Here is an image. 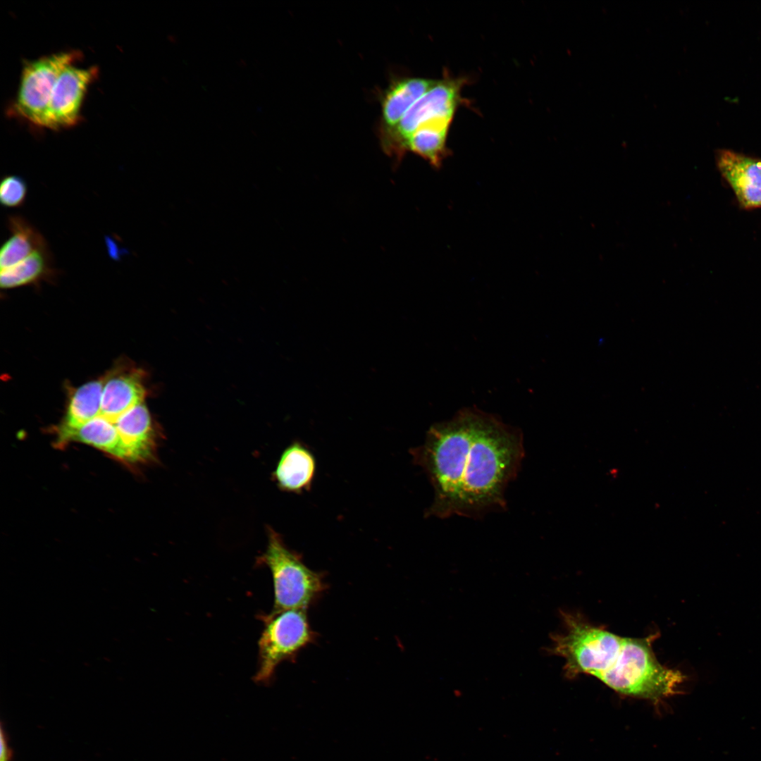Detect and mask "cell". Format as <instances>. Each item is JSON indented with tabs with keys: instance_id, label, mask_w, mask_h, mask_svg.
Listing matches in <instances>:
<instances>
[{
	"instance_id": "cell-18",
	"label": "cell",
	"mask_w": 761,
	"mask_h": 761,
	"mask_svg": "<svg viewBox=\"0 0 761 761\" xmlns=\"http://www.w3.org/2000/svg\"><path fill=\"white\" fill-rule=\"evenodd\" d=\"M27 185L25 180L17 175H7L0 185V202L5 207L22 206L26 199Z\"/></svg>"
},
{
	"instance_id": "cell-14",
	"label": "cell",
	"mask_w": 761,
	"mask_h": 761,
	"mask_svg": "<svg viewBox=\"0 0 761 761\" xmlns=\"http://www.w3.org/2000/svg\"><path fill=\"white\" fill-rule=\"evenodd\" d=\"M6 225L11 235L1 247V270L18 264L37 250L49 247L40 232L23 216H9Z\"/></svg>"
},
{
	"instance_id": "cell-9",
	"label": "cell",
	"mask_w": 761,
	"mask_h": 761,
	"mask_svg": "<svg viewBox=\"0 0 761 761\" xmlns=\"http://www.w3.org/2000/svg\"><path fill=\"white\" fill-rule=\"evenodd\" d=\"M717 162L740 204L745 208L761 206V160L722 149Z\"/></svg>"
},
{
	"instance_id": "cell-8",
	"label": "cell",
	"mask_w": 761,
	"mask_h": 761,
	"mask_svg": "<svg viewBox=\"0 0 761 761\" xmlns=\"http://www.w3.org/2000/svg\"><path fill=\"white\" fill-rule=\"evenodd\" d=\"M122 452V462L146 464L156 457L159 433L148 408L138 404L114 422Z\"/></svg>"
},
{
	"instance_id": "cell-1",
	"label": "cell",
	"mask_w": 761,
	"mask_h": 761,
	"mask_svg": "<svg viewBox=\"0 0 761 761\" xmlns=\"http://www.w3.org/2000/svg\"><path fill=\"white\" fill-rule=\"evenodd\" d=\"M434 491L428 516H478L506 506L507 485L524 457L522 433L475 407L428 429L410 451Z\"/></svg>"
},
{
	"instance_id": "cell-13",
	"label": "cell",
	"mask_w": 761,
	"mask_h": 761,
	"mask_svg": "<svg viewBox=\"0 0 761 761\" xmlns=\"http://www.w3.org/2000/svg\"><path fill=\"white\" fill-rule=\"evenodd\" d=\"M80 442L123 460L119 435L114 423L102 415L75 428H58V445Z\"/></svg>"
},
{
	"instance_id": "cell-16",
	"label": "cell",
	"mask_w": 761,
	"mask_h": 761,
	"mask_svg": "<svg viewBox=\"0 0 761 761\" xmlns=\"http://www.w3.org/2000/svg\"><path fill=\"white\" fill-rule=\"evenodd\" d=\"M57 270L49 247L37 250L18 264L1 270L0 285L10 289L56 276Z\"/></svg>"
},
{
	"instance_id": "cell-7",
	"label": "cell",
	"mask_w": 761,
	"mask_h": 761,
	"mask_svg": "<svg viewBox=\"0 0 761 761\" xmlns=\"http://www.w3.org/2000/svg\"><path fill=\"white\" fill-rule=\"evenodd\" d=\"M97 75L95 66L80 68L72 64L66 67L52 91L43 127L58 130L78 124L86 92Z\"/></svg>"
},
{
	"instance_id": "cell-5",
	"label": "cell",
	"mask_w": 761,
	"mask_h": 761,
	"mask_svg": "<svg viewBox=\"0 0 761 761\" xmlns=\"http://www.w3.org/2000/svg\"><path fill=\"white\" fill-rule=\"evenodd\" d=\"M78 51H60L24 63L17 94L10 113L43 127L52 91L61 71L75 64Z\"/></svg>"
},
{
	"instance_id": "cell-3",
	"label": "cell",
	"mask_w": 761,
	"mask_h": 761,
	"mask_svg": "<svg viewBox=\"0 0 761 761\" xmlns=\"http://www.w3.org/2000/svg\"><path fill=\"white\" fill-rule=\"evenodd\" d=\"M268 544L258 558L271 571L274 601L272 612L307 610L321 597L328 586L322 572L309 569L302 557L290 549L281 536L268 527Z\"/></svg>"
},
{
	"instance_id": "cell-11",
	"label": "cell",
	"mask_w": 761,
	"mask_h": 761,
	"mask_svg": "<svg viewBox=\"0 0 761 761\" xmlns=\"http://www.w3.org/2000/svg\"><path fill=\"white\" fill-rule=\"evenodd\" d=\"M316 469V459L311 451L295 441L283 452L273 478L281 490L301 493L311 490Z\"/></svg>"
},
{
	"instance_id": "cell-19",
	"label": "cell",
	"mask_w": 761,
	"mask_h": 761,
	"mask_svg": "<svg viewBox=\"0 0 761 761\" xmlns=\"http://www.w3.org/2000/svg\"><path fill=\"white\" fill-rule=\"evenodd\" d=\"M11 759V750L10 749L6 738V735L3 727L1 729V761H10Z\"/></svg>"
},
{
	"instance_id": "cell-15",
	"label": "cell",
	"mask_w": 761,
	"mask_h": 761,
	"mask_svg": "<svg viewBox=\"0 0 761 761\" xmlns=\"http://www.w3.org/2000/svg\"><path fill=\"white\" fill-rule=\"evenodd\" d=\"M452 117H437L421 123L404 144V153H414L438 168L447 154L446 140Z\"/></svg>"
},
{
	"instance_id": "cell-2",
	"label": "cell",
	"mask_w": 761,
	"mask_h": 761,
	"mask_svg": "<svg viewBox=\"0 0 761 761\" xmlns=\"http://www.w3.org/2000/svg\"><path fill=\"white\" fill-rule=\"evenodd\" d=\"M560 616L564 631L550 636L552 643L545 650L564 659L566 677L590 675L618 693L655 703L679 693L686 676L657 659L652 643L659 633L623 637L579 613L561 611Z\"/></svg>"
},
{
	"instance_id": "cell-12",
	"label": "cell",
	"mask_w": 761,
	"mask_h": 761,
	"mask_svg": "<svg viewBox=\"0 0 761 761\" xmlns=\"http://www.w3.org/2000/svg\"><path fill=\"white\" fill-rule=\"evenodd\" d=\"M423 78L396 80L385 91L381 101V124L379 131L395 127L410 107L435 83Z\"/></svg>"
},
{
	"instance_id": "cell-6",
	"label": "cell",
	"mask_w": 761,
	"mask_h": 761,
	"mask_svg": "<svg viewBox=\"0 0 761 761\" xmlns=\"http://www.w3.org/2000/svg\"><path fill=\"white\" fill-rule=\"evenodd\" d=\"M462 79L445 77L438 80L407 111L392 129L379 131L383 151L400 161L404 156V144L412 133L423 122L437 117H453L462 101Z\"/></svg>"
},
{
	"instance_id": "cell-4",
	"label": "cell",
	"mask_w": 761,
	"mask_h": 761,
	"mask_svg": "<svg viewBox=\"0 0 761 761\" xmlns=\"http://www.w3.org/2000/svg\"><path fill=\"white\" fill-rule=\"evenodd\" d=\"M264 629L259 641V664L254 681L271 682L277 667L284 661L293 662L299 652L314 643L307 610L299 609L271 612L261 616Z\"/></svg>"
},
{
	"instance_id": "cell-17",
	"label": "cell",
	"mask_w": 761,
	"mask_h": 761,
	"mask_svg": "<svg viewBox=\"0 0 761 761\" xmlns=\"http://www.w3.org/2000/svg\"><path fill=\"white\" fill-rule=\"evenodd\" d=\"M103 385L104 380H94L76 389L60 427L75 428L100 415Z\"/></svg>"
},
{
	"instance_id": "cell-10",
	"label": "cell",
	"mask_w": 761,
	"mask_h": 761,
	"mask_svg": "<svg viewBox=\"0 0 761 761\" xmlns=\"http://www.w3.org/2000/svg\"><path fill=\"white\" fill-rule=\"evenodd\" d=\"M142 372H115L104 380L101 415L114 423L123 414L144 402L147 395Z\"/></svg>"
}]
</instances>
